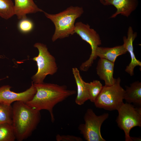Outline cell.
Segmentation results:
<instances>
[{
    "label": "cell",
    "mask_w": 141,
    "mask_h": 141,
    "mask_svg": "<svg viewBox=\"0 0 141 141\" xmlns=\"http://www.w3.org/2000/svg\"><path fill=\"white\" fill-rule=\"evenodd\" d=\"M34 84L36 93L31 100L25 103L37 110L48 111L52 122L55 120L53 111L55 106L76 93V91L68 90L64 85L44 82Z\"/></svg>",
    "instance_id": "obj_1"
},
{
    "label": "cell",
    "mask_w": 141,
    "mask_h": 141,
    "mask_svg": "<svg viewBox=\"0 0 141 141\" xmlns=\"http://www.w3.org/2000/svg\"><path fill=\"white\" fill-rule=\"evenodd\" d=\"M12 125L18 141L31 136L36 128L41 118L40 111L22 101H16L12 105Z\"/></svg>",
    "instance_id": "obj_2"
},
{
    "label": "cell",
    "mask_w": 141,
    "mask_h": 141,
    "mask_svg": "<svg viewBox=\"0 0 141 141\" xmlns=\"http://www.w3.org/2000/svg\"><path fill=\"white\" fill-rule=\"evenodd\" d=\"M84 12L83 7L73 6L55 14H49L44 11L45 16L52 21L55 26L52 41L54 42L58 39H63L73 34L75 21Z\"/></svg>",
    "instance_id": "obj_3"
},
{
    "label": "cell",
    "mask_w": 141,
    "mask_h": 141,
    "mask_svg": "<svg viewBox=\"0 0 141 141\" xmlns=\"http://www.w3.org/2000/svg\"><path fill=\"white\" fill-rule=\"evenodd\" d=\"M34 46L38 51V55L33 58L36 62L38 69L31 79L34 84H40L44 82L47 75H53L56 73L58 68L55 57L49 52L46 45L37 43Z\"/></svg>",
    "instance_id": "obj_4"
},
{
    "label": "cell",
    "mask_w": 141,
    "mask_h": 141,
    "mask_svg": "<svg viewBox=\"0 0 141 141\" xmlns=\"http://www.w3.org/2000/svg\"><path fill=\"white\" fill-rule=\"evenodd\" d=\"M120 77L116 79L114 84L103 86L94 102L98 108L112 111L117 110L124 103L125 90L120 86Z\"/></svg>",
    "instance_id": "obj_5"
},
{
    "label": "cell",
    "mask_w": 141,
    "mask_h": 141,
    "mask_svg": "<svg viewBox=\"0 0 141 141\" xmlns=\"http://www.w3.org/2000/svg\"><path fill=\"white\" fill-rule=\"evenodd\" d=\"M118 112L116 122L125 134L126 141H132L130 132L133 127L141 126V108L135 107L130 103H123L117 110Z\"/></svg>",
    "instance_id": "obj_6"
},
{
    "label": "cell",
    "mask_w": 141,
    "mask_h": 141,
    "mask_svg": "<svg viewBox=\"0 0 141 141\" xmlns=\"http://www.w3.org/2000/svg\"><path fill=\"white\" fill-rule=\"evenodd\" d=\"M108 113L97 116L91 109H88L84 116V124H80L78 129L87 141H105L102 137L101 128L103 122L109 116Z\"/></svg>",
    "instance_id": "obj_7"
},
{
    "label": "cell",
    "mask_w": 141,
    "mask_h": 141,
    "mask_svg": "<svg viewBox=\"0 0 141 141\" xmlns=\"http://www.w3.org/2000/svg\"><path fill=\"white\" fill-rule=\"evenodd\" d=\"M74 33L88 43L91 47V53L89 58L83 62L79 68L81 71H87L97 57L96 55V50L97 47L102 44L101 40L99 35L94 29L91 28L88 24L81 22L75 24Z\"/></svg>",
    "instance_id": "obj_8"
},
{
    "label": "cell",
    "mask_w": 141,
    "mask_h": 141,
    "mask_svg": "<svg viewBox=\"0 0 141 141\" xmlns=\"http://www.w3.org/2000/svg\"><path fill=\"white\" fill-rule=\"evenodd\" d=\"M11 87L8 85L0 87V103L11 105L13 103L20 101L26 103L31 100L36 92L32 82L30 88L23 92L16 93L11 91Z\"/></svg>",
    "instance_id": "obj_9"
},
{
    "label": "cell",
    "mask_w": 141,
    "mask_h": 141,
    "mask_svg": "<svg viewBox=\"0 0 141 141\" xmlns=\"http://www.w3.org/2000/svg\"><path fill=\"white\" fill-rule=\"evenodd\" d=\"M99 1L104 6L113 5L116 8V12L110 18H115L119 14L128 17L136 9L138 4V0H99Z\"/></svg>",
    "instance_id": "obj_10"
},
{
    "label": "cell",
    "mask_w": 141,
    "mask_h": 141,
    "mask_svg": "<svg viewBox=\"0 0 141 141\" xmlns=\"http://www.w3.org/2000/svg\"><path fill=\"white\" fill-rule=\"evenodd\" d=\"M137 35V32H134L132 27L129 26L128 29L127 37L124 36L123 38V45L127 51L129 53L131 58L130 62L127 66L125 71L131 76L134 75V70L135 67L137 66L141 67V62L135 57L133 46V42Z\"/></svg>",
    "instance_id": "obj_11"
},
{
    "label": "cell",
    "mask_w": 141,
    "mask_h": 141,
    "mask_svg": "<svg viewBox=\"0 0 141 141\" xmlns=\"http://www.w3.org/2000/svg\"><path fill=\"white\" fill-rule=\"evenodd\" d=\"M114 63L104 59L99 60L96 68L97 73L100 79L104 80L106 86H111L114 83L116 79L113 74Z\"/></svg>",
    "instance_id": "obj_12"
},
{
    "label": "cell",
    "mask_w": 141,
    "mask_h": 141,
    "mask_svg": "<svg viewBox=\"0 0 141 141\" xmlns=\"http://www.w3.org/2000/svg\"><path fill=\"white\" fill-rule=\"evenodd\" d=\"M14 14L20 20L27 18V14L44 12L38 7L34 0H14Z\"/></svg>",
    "instance_id": "obj_13"
},
{
    "label": "cell",
    "mask_w": 141,
    "mask_h": 141,
    "mask_svg": "<svg viewBox=\"0 0 141 141\" xmlns=\"http://www.w3.org/2000/svg\"><path fill=\"white\" fill-rule=\"evenodd\" d=\"M72 73L77 87V96L75 102L77 104L81 105L89 99V96L85 82L81 76L79 71L76 67L72 68Z\"/></svg>",
    "instance_id": "obj_14"
},
{
    "label": "cell",
    "mask_w": 141,
    "mask_h": 141,
    "mask_svg": "<svg viewBox=\"0 0 141 141\" xmlns=\"http://www.w3.org/2000/svg\"><path fill=\"white\" fill-rule=\"evenodd\" d=\"M127 52L123 44L111 48L99 46L96 49V54L97 56L100 58L104 59L115 63L118 56L125 54Z\"/></svg>",
    "instance_id": "obj_15"
},
{
    "label": "cell",
    "mask_w": 141,
    "mask_h": 141,
    "mask_svg": "<svg viewBox=\"0 0 141 141\" xmlns=\"http://www.w3.org/2000/svg\"><path fill=\"white\" fill-rule=\"evenodd\" d=\"M124 99L127 103H133L141 107V83L135 81L130 84V86H126Z\"/></svg>",
    "instance_id": "obj_16"
},
{
    "label": "cell",
    "mask_w": 141,
    "mask_h": 141,
    "mask_svg": "<svg viewBox=\"0 0 141 141\" xmlns=\"http://www.w3.org/2000/svg\"><path fill=\"white\" fill-rule=\"evenodd\" d=\"M16 139L12 124L5 123L0 125V141H14Z\"/></svg>",
    "instance_id": "obj_17"
},
{
    "label": "cell",
    "mask_w": 141,
    "mask_h": 141,
    "mask_svg": "<svg viewBox=\"0 0 141 141\" xmlns=\"http://www.w3.org/2000/svg\"><path fill=\"white\" fill-rule=\"evenodd\" d=\"M14 4L11 0H0V17L8 20L15 15Z\"/></svg>",
    "instance_id": "obj_18"
},
{
    "label": "cell",
    "mask_w": 141,
    "mask_h": 141,
    "mask_svg": "<svg viewBox=\"0 0 141 141\" xmlns=\"http://www.w3.org/2000/svg\"><path fill=\"white\" fill-rule=\"evenodd\" d=\"M13 115L11 105L0 103V125L5 123L12 124Z\"/></svg>",
    "instance_id": "obj_19"
},
{
    "label": "cell",
    "mask_w": 141,
    "mask_h": 141,
    "mask_svg": "<svg viewBox=\"0 0 141 141\" xmlns=\"http://www.w3.org/2000/svg\"><path fill=\"white\" fill-rule=\"evenodd\" d=\"M87 88L90 101L94 102L95 99L101 91L103 85L99 80H93L90 83L85 82Z\"/></svg>",
    "instance_id": "obj_20"
},
{
    "label": "cell",
    "mask_w": 141,
    "mask_h": 141,
    "mask_svg": "<svg viewBox=\"0 0 141 141\" xmlns=\"http://www.w3.org/2000/svg\"><path fill=\"white\" fill-rule=\"evenodd\" d=\"M17 27L20 32L26 34L33 30L34 24L31 20L27 18L20 20L17 24Z\"/></svg>",
    "instance_id": "obj_21"
},
{
    "label": "cell",
    "mask_w": 141,
    "mask_h": 141,
    "mask_svg": "<svg viewBox=\"0 0 141 141\" xmlns=\"http://www.w3.org/2000/svg\"><path fill=\"white\" fill-rule=\"evenodd\" d=\"M57 141H82V139L80 137L70 135L57 134L56 136Z\"/></svg>",
    "instance_id": "obj_22"
},
{
    "label": "cell",
    "mask_w": 141,
    "mask_h": 141,
    "mask_svg": "<svg viewBox=\"0 0 141 141\" xmlns=\"http://www.w3.org/2000/svg\"><path fill=\"white\" fill-rule=\"evenodd\" d=\"M1 57H2L0 55V58H1Z\"/></svg>",
    "instance_id": "obj_23"
}]
</instances>
